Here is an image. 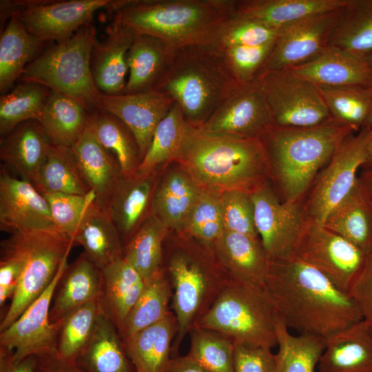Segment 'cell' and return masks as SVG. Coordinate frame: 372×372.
I'll return each instance as SVG.
<instances>
[{
  "label": "cell",
  "instance_id": "obj_1",
  "mask_svg": "<svg viewBox=\"0 0 372 372\" xmlns=\"http://www.w3.org/2000/svg\"><path fill=\"white\" fill-rule=\"evenodd\" d=\"M265 292L276 318L299 334L326 340L362 320L348 292L293 255L269 259Z\"/></svg>",
  "mask_w": 372,
  "mask_h": 372
},
{
  "label": "cell",
  "instance_id": "obj_2",
  "mask_svg": "<svg viewBox=\"0 0 372 372\" xmlns=\"http://www.w3.org/2000/svg\"><path fill=\"white\" fill-rule=\"evenodd\" d=\"M237 0H117L113 21L135 34L158 37L174 48L215 45L236 14Z\"/></svg>",
  "mask_w": 372,
  "mask_h": 372
},
{
  "label": "cell",
  "instance_id": "obj_3",
  "mask_svg": "<svg viewBox=\"0 0 372 372\" xmlns=\"http://www.w3.org/2000/svg\"><path fill=\"white\" fill-rule=\"evenodd\" d=\"M353 133L331 118L311 127L269 126L260 138L280 199L286 203L302 201L318 174Z\"/></svg>",
  "mask_w": 372,
  "mask_h": 372
},
{
  "label": "cell",
  "instance_id": "obj_4",
  "mask_svg": "<svg viewBox=\"0 0 372 372\" xmlns=\"http://www.w3.org/2000/svg\"><path fill=\"white\" fill-rule=\"evenodd\" d=\"M203 189L252 193L268 183L270 166L260 138L203 133L197 129L177 161Z\"/></svg>",
  "mask_w": 372,
  "mask_h": 372
},
{
  "label": "cell",
  "instance_id": "obj_5",
  "mask_svg": "<svg viewBox=\"0 0 372 372\" xmlns=\"http://www.w3.org/2000/svg\"><path fill=\"white\" fill-rule=\"evenodd\" d=\"M240 85L222 49L215 45H194L175 49L156 90L178 104L186 121L198 130Z\"/></svg>",
  "mask_w": 372,
  "mask_h": 372
},
{
  "label": "cell",
  "instance_id": "obj_6",
  "mask_svg": "<svg viewBox=\"0 0 372 372\" xmlns=\"http://www.w3.org/2000/svg\"><path fill=\"white\" fill-rule=\"evenodd\" d=\"M190 242L183 240L177 242L169 251L166 267L163 266L172 284V307L177 320L172 358L178 355L185 336L232 278L211 247L196 240Z\"/></svg>",
  "mask_w": 372,
  "mask_h": 372
},
{
  "label": "cell",
  "instance_id": "obj_7",
  "mask_svg": "<svg viewBox=\"0 0 372 372\" xmlns=\"http://www.w3.org/2000/svg\"><path fill=\"white\" fill-rule=\"evenodd\" d=\"M96 41L94 27L91 23L83 25L71 37L37 56L26 66L19 81L41 84L76 99L90 112L96 110L102 94L91 70Z\"/></svg>",
  "mask_w": 372,
  "mask_h": 372
},
{
  "label": "cell",
  "instance_id": "obj_8",
  "mask_svg": "<svg viewBox=\"0 0 372 372\" xmlns=\"http://www.w3.org/2000/svg\"><path fill=\"white\" fill-rule=\"evenodd\" d=\"M276 316L265 289L231 278L194 327L219 332L234 343L277 346Z\"/></svg>",
  "mask_w": 372,
  "mask_h": 372
},
{
  "label": "cell",
  "instance_id": "obj_9",
  "mask_svg": "<svg viewBox=\"0 0 372 372\" xmlns=\"http://www.w3.org/2000/svg\"><path fill=\"white\" fill-rule=\"evenodd\" d=\"M26 262L17 289L1 318L0 332L7 329L45 290L68 259L73 239L59 231L22 233Z\"/></svg>",
  "mask_w": 372,
  "mask_h": 372
},
{
  "label": "cell",
  "instance_id": "obj_10",
  "mask_svg": "<svg viewBox=\"0 0 372 372\" xmlns=\"http://www.w3.org/2000/svg\"><path fill=\"white\" fill-rule=\"evenodd\" d=\"M254 82L264 94L274 125L311 127L331 118L318 86L292 69L264 71Z\"/></svg>",
  "mask_w": 372,
  "mask_h": 372
},
{
  "label": "cell",
  "instance_id": "obj_11",
  "mask_svg": "<svg viewBox=\"0 0 372 372\" xmlns=\"http://www.w3.org/2000/svg\"><path fill=\"white\" fill-rule=\"evenodd\" d=\"M369 132L370 129L362 128L347 137L318 174L302 200L310 220L322 225L353 189L365 162Z\"/></svg>",
  "mask_w": 372,
  "mask_h": 372
},
{
  "label": "cell",
  "instance_id": "obj_12",
  "mask_svg": "<svg viewBox=\"0 0 372 372\" xmlns=\"http://www.w3.org/2000/svg\"><path fill=\"white\" fill-rule=\"evenodd\" d=\"M366 255L349 241L309 218L293 254L348 293Z\"/></svg>",
  "mask_w": 372,
  "mask_h": 372
},
{
  "label": "cell",
  "instance_id": "obj_13",
  "mask_svg": "<svg viewBox=\"0 0 372 372\" xmlns=\"http://www.w3.org/2000/svg\"><path fill=\"white\" fill-rule=\"evenodd\" d=\"M251 197L256 229L269 259L292 256L309 220L302 200L282 201L269 183Z\"/></svg>",
  "mask_w": 372,
  "mask_h": 372
},
{
  "label": "cell",
  "instance_id": "obj_14",
  "mask_svg": "<svg viewBox=\"0 0 372 372\" xmlns=\"http://www.w3.org/2000/svg\"><path fill=\"white\" fill-rule=\"evenodd\" d=\"M68 265V259L45 290L7 329L0 332V347L13 352L20 360L29 355L41 358L56 355L62 320L52 323L50 310L56 285Z\"/></svg>",
  "mask_w": 372,
  "mask_h": 372
},
{
  "label": "cell",
  "instance_id": "obj_15",
  "mask_svg": "<svg viewBox=\"0 0 372 372\" xmlns=\"http://www.w3.org/2000/svg\"><path fill=\"white\" fill-rule=\"evenodd\" d=\"M17 15L26 30L43 43H56L71 37L90 23L98 10H110L114 1H14Z\"/></svg>",
  "mask_w": 372,
  "mask_h": 372
},
{
  "label": "cell",
  "instance_id": "obj_16",
  "mask_svg": "<svg viewBox=\"0 0 372 372\" xmlns=\"http://www.w3.org/2000/svg\"><path fill=\"white\" fill-rule=\"evenodd\" d=\"M342 8L308 17L280 30L261 72L292 69L318 56L329 46Z\"/></svg>",
  "mask_w": 372,
  "mask_h": 372
},
{
  "label": "cell",
  "instance_id": "obj_17",
  "mask_svg": "<svg viewBox=\"0 0 372 372\" xmlns=\"http://www.w3.org/2000/svg\"><path fill=\"white\" fill-rule=\"evenodd\" d=\"M273 120L264 94L256 82L240 85L198 131L237 138H260Z\"/></svg>",
  "mask_w": 372,
  "mask_h": 372
},
{
  "label": "cell",
  "instance_id": "obj_18",
  "mask_svg": "<svg viewBox=\"0 0 372 372\" xmlns=\"http://www.w3.org/2000/svg\"><path fill=\"white\" fill-rule=\"evenodd\" d=\"M0 229L12 234L59 231L45 198L3 165L0 172Z\"/></svg>",
  "mask_w": 372,
  "mask_h": 372
},
{
  "label": "cell",
  "instance_id": "obj_19",
  "mask_svg": "<svg viewBox=\"0 0 372 372\" xmlns=\"http://www.w3.org/2000/svg\"><path fill=\"white\" fill-rule=\"evenodd\" d=\"M174 103L170 97L158 90L116 95L102 93L97 110L113 114L126 125L143 158L158 125Z\"/></svg>",
  "mask_w": 372,
  "mask_h": 372
},
{
  "label": "cell",
  "instance_id": "obj_20",
  "mask_svg": "<svg viewBox=\"0 0 372 372\" xmlns=\"http://www.w3.org/2000/svg\"><path fill=\"white\" fill-rule=\"evenodd\" d=\"M155 182V172L121 174L112 189L105 211L116 225L123 245L152 214Z\"/></svg>",
  "mask_w": 372,
  "mask_h": 372
},
{
  "label": "cell",
  "instance_id": "obj_21",
  "mask_svg": "<svg viewBox=\"0 0 372 372\" xmlns=\"http://www.w3.org/2000/svg\"><path fill=\"white\" fill-rule=\"evenodd\" d=\"M52 144L37 120L23 122L0 139V158L3 165L33 186Z\"/></svg>",
  "mask_w": 372,
  "mask_h": 372
},
{
  "label": "cell",
  "instance_id": "obj_22",
  "mask_svg": "<svg viewBox=\"0 0 372 372\" xmlns=\"http://www.w3.org/2000/svg\"><path fill=\"white\" fill-rule=\"evenodd\" d=\"M292 70L317 86H371L366 56L329 45L313 60Z\"/></svg>",
  "mask_w": 372,
  "mask_h": 372
},
{
  "label": "cell",
  "instance_id": "obj_23",
  "mask_svg": "<svg viewBox=\"0 0 372 372\" xmlns=\"http://www.w3.org/2000/svg\"><path fill=\"white\" fill-rule=\"evenodd\" d=\"M70 148L86 184L95 195L96 203L105 210L109 196L122 174L116 158L96 136L92 112L84 132Z\"/></svg>",
  "mask_w": 372,
  "mask_h": 372
},
{
  "label": "cell",
  "instance_id": "obj_24",
  "mask_svg": "<svg viewBox=\"0 0 372 372\" xmlns=\"http://www.w3.org/2000/svg\"><path fill=\"white\" fill-rule=\"evenodd\" d=\"M136 34L130 28L112 21L107 36L96 41L92 52L91 70L99 90L105 94H122L128 70L127 52Z\"/></svg>",
  "mask_w": 372,
  "mask_h": 372
},
{
  "label": "cell",
  "instance_id": "obj_25",
  "mask_svg": "<svg viewBox=\"0 0 372 372\" xmlns=\"http://www.w3.org/2000/svg\"><path fill=\"white\" fill-rule=\"evenodd\" d=\"M211 249L232 278L265 289L269 258L259 238L225 230Z\"/></svg>",
  "mask_w": 372,
  "mask_h": 372
},
{
  "label": "cell",
  "instance_id": "obj_26",
  "mask_svg": "<svg viewBox=\"0 0 372 372\" xmlns=\"http://www.w3.org/2000/svg\"><path fill=\"white\" fill-rule=\"evenodd\" d=\"M145 281L122 257L101 269L97 302L100 313L121 329L129 312L141 294Z\"/></svg>",
  "mask_w": 372,
  "mask_h": 372
},
{
  "label": "cell",
  "instance_id": "obj_27",
  "mask_svg": "<svg viewBox=\"0 0 372 372\" xmlns=\"http://www.w3.org/2000/svg\"><path fill=\"white\" fill-rule=\"evenodd\" d=\"M318 372H372V328L363 319L326 339Z\"/></svg>",
  "mask_w": 372,
  "mask_h": 372
},
{
  "label": "cell",
  "instance_id": "obj_28",
  "mask_svg": "<svg viewBox=\"0 0 372 372\" xmlns=\"http://www.w3.org/2000/svg\"><path fill=\"white\" fill-rule=\"evenodd\" d=\"M175 48L165 41L146 34H136L127 52L129 77L122 94L156 90L166 74Z\"/></svg>",
  "mask_w": 372,
  "mask_h": 372
},
{
  "label": "cell",
  "instance_id": "obj_29",
  "mask_svg": "<svg viewBox=\"0 0 372 372\" xmlns=\"http://www.w3.org/2000/svg\"><path fill=\"white\" fill-rule=\"evenodd\" d=\"M101 269L83 252L68 265L56 285L50 310L52 323L62 320L74 309L97 300Z\"/></svg>",
  "mask_w": 372,
  "mask_h": 372
},
{
  "label": "cell",
  "instance_id": "obj_30",
  "mask_svg": "<svg viewBox=\"0 0 372 372\" xmlns=\"http://www.w3.org/2000/svg\"><path fill=\"white\" fill-rule=\"evenodd\" d=\"M349 0H238L236 13L280 30L308 17L344 7Z\"/></svg>",
  "mask_w": 372,
  "mask_h": 372
},
{
  "label": "cell",
  "instance_id": "obj_31",
  "mask_svg": "<svg viewBox=\"0 0 372 372\" xmlns=\"http://www.w3.org/2000/svg\"><path fill=\"white\" fill-rule=\"evenodd\" d=\"M73 240L100 269L123 257V243L116 225L95 201L88 207Z\"/></svg>",
  "mask_w": 372,
  "mask_h": 372
},
{
  "label": "cell",
  "instance_id": "obj_32",
  "mask_svg": "<svg viewBox=\"0 0 372 372\" xmlns=\"http://www.w3.org/2000/svg\"><path fill=\"white\" fill-rule=\"evenodd\" d=\"M177 333L176 318L171 311L165 318L123 341L136 372H164L172 356Z\"/></svg>",
  "mask_w": 372,
  "mask_h": 372
},
{
  "label": "cell",
  "instance_id": "obj_33",
  "mask_svg": "<svg viewBox=\"0 0 372 372\" xmlns=\"http://www.w3.org/2000/svg\"><path fill=\"white\" fill-rule=\"evenodd\" d=\"M201 188L181 167L167 172L156 186L152 213L167 227L183 230L186 218Z\"/></svg>",
  "mask_w": 372,
  "mask_h": 372
},
{
  "label": "cell",
  "instance_id": "obj_34",
  "mask_svg": "<svg viewBox=\"0 0 372 372\" xmlns=\"http://www.w3.org/2000/svg\"><path fill=\"white\" fill-rule=\"evenodd\" d=\"M75 364L85 372H136L118 329L101 313L93 335Z\"/></svg>",
  "mask_w": 372,
  "mask_h": 372
},
{
  "label": "cell",
  "instance_id": "obj_35",
  "mask_svg": "<svg viewBox=\"0 0 372 372\" xmlns=\"http://www.w3.org/2000/svg\"><path fill=\"white\" fill-rule=\"evenodd\" d=\"M196 130L186 121L180 107L174 103L158 125L136 172L140 174L154 173L162 165L178 161Z\"/></svg>",
  "mask_w": 372,
  "mask_h": 372
},
{
  "label": "cell",
  "instance_id": "obj_36",
  "mask_svg": "<svg viewBox=\"0 0 372 372\" xmlns=\"http://www.w3.org/2000/svg\"><path fill=\"white\" fill-rule=\"evenodd\" d=\"M45 43L31 34L13 14L0 37V92L6 94ZM37 58V57H36Z\"/></svg>",
  "mask_w": 372,
  "mask_h": 372
},
{
  "label": "cell",
  "instance_id": "obj_37",
  "mask_svg": "<svg viewBox=\"0 0 372 372\" xmlns=\"http://www.w3.org/2000/svg\"><path fill=\"white\" fill-rule=\"evenodd\" d=\"M90 113L76 99L50 91L38 121L52 144L71 147L84 132Z\"/></svg>",
  "mask_w": 372,
  "mask_h": 372
},
{
  "label": "cell",
  "instance_id": "obj_38",
  "mask_svg": "<svg viewBox=\"0 0 372 372\" xmlns=\"http://www.w3.org/2000/svg\"><path fill=\"white\" fill-rule=\"evenodd\" d=\"M323 226L366 254L372 247V207L357 183L351 192L329 213Z\"/></svg>",
  "mask_w": 372,
  "mask_h": 372
},
{
  "label": "cell",
  "instance_id": "obj_39",
  "mask_svg": "<svg viewBox=\"0 0 372 372\" xmlns=\"http://www.w3.org/2000/svg\"><path fill=\"white\" fill-rule=\"evenodd\" d=\"M168 229L152 213L123 245L124 258L145 281L163 267V242Z\"/></svg>",
  "mask_w": 372,
  "mask_h": 372
},
{
  "label": "cell",
  "instance_id": "obj_40",
  "mask_svg": "<svg viewBox=\"0 0 372 372\" xmlns=\"http://www.w3.org/2000/svg\"><path fill=\"white\" fill-rule=\"evenodd\" d=\"M172 287L164 267L148 280L118 331L123 341L159 322L170 312Z\"/></svg>",
  "mask_w": 372,
  "mask_h": 372
},
{
  "label": "cell",
  "instance_id": "obj_41",
  "mask_svg": "<svg viewBox=\"0 0 372 372\" xmlns=\"http://www.w3.org/2000/svg\"><path fill=\"white\" fill-rule=\"evenodd\" d=\"M41 194L87 195L86 184L70 147L52 144L34 186Z\"/></svg>",
  "mask_w": 372,
  "mask_h": 372
},
{
  "label": "cell",
  "instance_id": "obj_42",
  "mask_svg": "<svg viewBox=\"0 0 372 372\" xmlns=\"http://www.w3.org/2000/svg\"><path fill=\"white\" fill-rule=\"evenodd\" d=\"M277 346L275 372H315L325 347L323 338L308 335H292L276 318Z\"/></svg>",
  "mask_w": 372,
  "mask_h": 372
},
{
  "label": "cell",
  "instance_id": "obj_43",
  "mask_svg": "<svg viewBox=\"0 0 372 372\" xmlns=\"http://www.w3.org/2000/svg\"><path fill=\"white\" fill-rule=\"evenodd\" d=\"M96 136L116 158L122 174L136 172L142 161L137 141L130 130L119 118L105 111L92 112Z\"/></svg>",
  "mask_w": 372,
  "mask_h": 372
},
{
  "label": "cell",
  "instance_id": "obj_44",
  "mask_svg": "<svg viewBox=\"0 0 372 372\" xmlns=\"http://www.w3.org/2000/svg\"><path fill=\"white\" fill-rule=\"evenodd\" d=\"M50 90L41 84L19 81L0 98V136L6 135L19 124L39 121Z\"/></svg>",
  "mask_w": 372,
  "mask_h": 372
},
{
  "label": "cell",
  "instance_id": "obj_45",
  "mask_svg": "<svg viewBox=\"0 0 372 372\" xmlns=\"http://www.w3.org/2000/svg\"><path fill=\"white\" fill-rule=\"evenodd\" d=\"M329 45L366 56L372 52V0H349Z\"/></svg>",
  "mask_w": 372,
  "mask_h": 372
},
{
  "label": "cell",
  "instance_id": "obj_46",
  "mask_svg": "<svg viewBox=\"0 0 372 372\" xmlns=\"http://www.w3.org/2000/svg\"><path fill=\"white\" fill-rule=\"evenodd\" d=\"M318 87L331 118L354 133L363 127L371 110L372 85Z\"/></svg>",
  "mask_w": 372,
  "mask_h": 372
},
{
  "label": "cell",
  "instance_id": "obj_47",
  "mask_svg": "<svg viewBox=\"0 0 372 372\" xmlns=\"http://www.w3.org/2000/svg\"><path fill=\"white\" fill-rule=\"evenodd\" d=\"M100 311L97 300L88 302L68 313L59 332L56 358L75 363L94 332Z\"/></svg>",
  "mask_w": 372,
  "mask_h": 372
},
{
  "label": "cell",
  "instance_id": "obj_48",
  "mask_svg": "<svg viewBox=\"0 0 372 372\" xmlns=\"http://www.w3.org/2000/svg\"><path fill=\"white\" fill-rule=\"evenodd\" d=\"M183 231L190 238L211 247L225 231L220 192L201 189Z\"/></svg>",
  "mask_w": 372,
  "mask_h": 372
},
{
  "label": "cell",
  "instance_id": "obj_49",
  "mask_svg": "<svg viewBox=\"0 0 372 372\" xmlns=\"http://www.w3.org/2000/svg\"><path fill=\"white\" fill-rule=\"evenodd\" d=\"M187 355L208 372H234V342L214 330L194 327Z\"/></svg>",
  "mask_w": 372,
  "mask_h": 372
},
{
  "label": "cell",
  "instance_id": "obj_50",
  "mask_svg": "<svg viewBox=\"0 0 372 372\" xmlns=\"http://www.w3.org/2000/svg\"><path fill=\"white\" fill-rule=\"evenodd\" d=\"M26 248L22 233H14L1 242L0 308L12 300L26 262Z\"/></svg>",
  "mask_w": 372,
  "mask_h": 372
},
{
  "label": "cell",
  "instance_id": "obj_51",
  "mask_svg": "<svg viewBox=\"0 0 372 372\" xmlns=\"http://www.w3.org/2000/svg\"><path fill=\"white\" fill-rule=\"evenodd\" d=\"M280 30L237 13L224 25L216 45L223 50L235 46H256L274 42Z\"/></svg>",
  "mask_w": 372,
  "mask_h": 372
},
{
  "label": "cell",
  "instance_id": "obj_52",
  "mask_svg": "<svg viewBox=\"0 0 372 372\" xmlns=\"http://www.w3.org/2000/svg\"><path fill=\"white\" fill-rule=\"evenodd\" d=\"M57 229L74 239L81 222L90 205L95 201V195L68 194H44Z\"/></svg>",
  "mask_w": 372,
  "mask_h": 372
},
{
  "label": "cell",
  "instance_id": "obj_53",
  "mask_svg": "<svg viewBox=\"0 0 372 372\" xmlns=\"http://www.w3.org/2000/svg\"><path fill=\"white\" fill-rule=\"evenodd\" d=\"M274 42L223 50L226 64L238 83L248 85L255 81L270 55Z\"/></svg>",
  "mask_w": 372,
  "mask_h": 372
},
{
  "label": "cell",
  "instance_id": "obj_54",
  "mask_svg": "<svg viewBox=\"0 0 372 372\" xmlns=\"http://www.w3.org/2000/svg\"><path fill=\"white\" fill-rule=\"evenodd\" d=\"M220 201L225 230L259 238L250 193L238 189L224 191L220 192Z\"/></svg>",
  "mask_w": 372,
  "mask_h": 372
},
{
  "label": "cell",
  "instance_id": "obj_55",
  "mask_svg": "<svg viewBox=\"0 0 372 372\" xmlns=\"http://www.w3.org/2000/svg\"><path fill=\"white\" fill-rule=\"evenodd\" d=\"M234 372H275L276 354L260 345L234 343Z\"/></svg>",
  "mask_w": 372,
  "mask_h": 372
},
{
  "label": "cell",
  "instance_id": "obj_56",
  "mask_svg": "<svg viewBox=\"0 0 372 372\" xmlns=\"http://www.w3.org/2000/svg\"><path fill=\"white\" fill-rule=\"evenodd\" d=\"M349 293L358 307L362 319L372 328V247L366 253L362 267L352 282Z\"/></svg>",
  "mask_w": 372,
  "mask_h": 372
},
{
  "label": "cell",
  "instance_id": "obj_57",
  "mask_svg": "<svg viewBox=\"0 0 372 372\" xmlns=\"http://www.w3.org/2000/svg\"><path fill=\"white\" fill-rule=\"evenodd\" d=\"M0 372H44L43 358L29 355L17 361L12 351L0 347Z\"/></svg>",
  "mask_w": 372,
  "mask_h": 372
},
{
  "label": "cell",
  "instance_id": "obj_58",
  "mask_svg": "<svg viewBox=\"0 0 372 372\" xmlns=\"http://www.w3.org/2000/svg\"><path fill=\"white\" fill-rule=\"evenodd\" d=\"M164 372H208L187 354L179 355L171 358Z\"/></svg>",
  "mask_w": 372,
  "mask_h": 372
},
{
  "label": "cell",
  "instance_id": "obj_59",
  "mask_svg": "<svg viewBox=\"0 0 372 372\" xmlns=\"http://www.w3.org/2000/svg\"><path fill=\"white\" fill-rule=\"evenodd\" d=\"M43 358L44 372H85L75 363L61 361L56 355Z\"/></svg>",
  "mask_w": 372,
  "mask_h": 372
},
{
  "label": "cell",
  "instance_id": "obj_60",
  "mask_svg": "<svg viewBox=\"0 0 372 372\" xmlns=\"http://www.w3.org/2000/svg\"><path fill=\"white\" fill-rule=\"evenodd\" d=\"M358 183L364 197L372 207V166L360 169Z\"/></svg>",
  "mask_w": 372,
  "mask_h": 372
},
{
  "label": "cell",
  "instance_id": "obj_61",
  "mask_svg": "<svg viewBox=\"0 0 372 372\" xmlns=\"http://www.w3.org/2000/svg\"><path fill=\"white\" fill-rule=\"evenodd\" d=\"M372 166V127L370 129L369 140L366 149L365 162L362 167Z\"/></svg>",
  "mask_w": 372,
  "mask_h": 372
},
{
  "label": "cell",
  "instance_id": "obj_62",
  "mask_svg": "<svg viewBox=\"0 0 372 372\" xmlns=\"http://www.w3.org/2000/svg\"><path fill=\"white\" fill-rule=\"evenodd\" d=\"M372 127V101H371V110L369 114V116L366 121V123L362 128H368L371 129Z\"/></svg>",
  "mask_w": 372,
  "mask_h": 372
},
{
  "label": "cell",
  "instance_id": "obj_63",
  "mask_svg": "<svg viewBox=\"0 0 372 372\" xmlns=\"http://www.w3.org/2000/svg\"><path fill=\"white\" fill-rule=\"evenodd\" d=\"M366 60H367V62L369 63V65L371 70V72H372V52L368 54L366 56Z\"/></svg>",
  "mask_w": 372,
  "mask_h": 372
}]
</instances>
